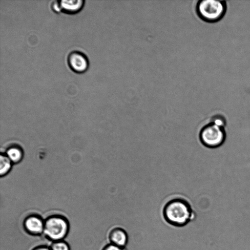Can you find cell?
<instances>
[{"label": "cell", "instance_id": "obj_1", "mask_svg": "<svg viewBox=\"0 0 250 250\" xmlns=\"http://www.w3.org/2000/svg\"><path fill=\"white\" fill-rule=\"evenodd\" d=\"M166 220L175 226H183L192 216V211L188 202L181 198L170 200L165 205L163 210Z\"/></svg>", "mask_w": 250, "mask_h": 250}, {"label": "cell", "instance_id": "obj_2", "mask_svg": "<svg viewBox=\"0 0 250 250\" xmlns=\"http://www.w3.org/2000/svg\"><path fill=\"white\" fill-rule=\"evenodd\" d=\"M225 122L219 116L213 117L211 121L201 129L199 139L201 143L209 148L217 147L224 142L226 133Z\"/></svg>", "mask_w": 250, "mask_h": 250}, {"label": "cell", "instance_id": "obj_3", "mask_svg": "<svg viewBox=\"0 0 250 250\" xmlns=\"http://www.w3.org/2000/svg\"><path fill=\"white\" fill-rule=\"evenodd\" d=\"M225 1L216 0H202L196 5V13L203 21L212 23L218 21L226 11Z\"/></svg>", "mask_w": 250, "mask_h": 250}, {"label": "cell", "instance_id": "obj_4", "mask_svg": "<svg viewBox=\"0 0 250 250\" xmlns=\"http://www.w3.org/2000/svg\"><path fill=\"white\" fill-rule=\"evenodd\" d=\"M69 227L65 217L59 214L51 215L44 219L43 234L52 242L63 240L68 233Z\"/></svg>", "mask_w": 250, "mask_h": 250}, {"label": "cell", "instance_id": "obj_5", "mask_svg": "<svg viewBox=\"0 0 250 250\" xmlns=\"http://www.w3.org/2000/svg\"><path fill=\"white\" fill-rule=\"evenodd\" d=\"M67 62L69 68L76 73L85 72L89 66L87 56L83 52L77 50L72 51L69 53Z\"/></svg>", "mask_w": 250, "mask_h": 250}, {"label": "cell", "instance_id": "obj_6", "mask_svg": "<svg viewBox=\"0 0 250 250\" xmlns=\"http://www.w3.org/2000/svg\"><path fill=\"white\" fill-rule=\"evenodd\" d=\"M44 220L39 215L32 214L27 216L23 221L24 230L33 236L43 234Z\"/></svg>", "mask_w": 250, "mask_h": 250}, {"label": "cell", "instance_id": "obj_7", "mask_svg": "<svg viewBox=\"0 0 250 250\" xmlns=\"http://www.w3.org/2000/svg\"><path fill=\"white\" fill-rule=\"evenodd\" d=\"M109 239L110 243L124 249L127 242V235L124 229L115 228L110 231Z\"/></svg>", "mask_w": 250, "mask_h": 250}, {"label": "cell", "instance_id": "obj_8", "mask_svg": "<svg viewBox=\"0 0 250 250\" xmlns=\"http://www.w3.org/2000/svg\"><path fill=\"white\" fill-rule=\"evenodd\" d=\"M59 1L62 12L68 14L77 13L82 10L84 3V0H61Z\"/></svg>", "mask_w": 250, "mask_h": 250}, {"label": "cell", "instance_id": "obj_9", "mask_svg": "<svg viewBox=\"0 0 250 250\" xmlns=\"http://www.w3.org/2000/svg\"><path fill=\"white\" fill-rule=\"evenodd\" d=\"M13 163L20 162L23 157L21 148L18 146H12L8 148L5 154Z\"/></svg>", "mask_w": 250, "mask_h": 250}, {"label": "cell", "instance_id": "obj_10", "mask_svg": "<svg viewBox=\"0 0 250 250\" xmlns=\"http://www.w3.org/2000/svg\"><path fill=\"white\" fill-rule=\"evenodd\" d=\"M13 163L5 154L0 155V174L3 176L7 174L11 169Z\"/></svg>", "mask_w": 250, "mask_h": 250}, {"label": "cell", "instance_id": "obj_11", "mask_svg": "<svg viewBox=\"0 0 250 250\" xmlns=\"http://www.w3.org/2000/svg\"><path fill=\"white\" fill-rule=\"evenodd\" d=\"M49 247L50 250H70L69 244L64 240L53 241Z\"/></svg>", "mask_w": 250, "mask_h": 250}, {"label": "cell", "instance_id": "obj_12", "mask_svg": "<svg viewBox=\"0 0 250 250\" xmlns=\"http://www.w3.org/2000/svg\"><path fill=\"white\" fill-rule=\"evenodd\" d=\"M52 10L55 13H60L62 12L61 5L59 0H54L51 4Z\"/></svg>", "mask_w": 250, "mask_h": 250}, {"label": "cell", "instance_id": "obj_13", "mask_svg": "<svg viewBox=\"0 0 250 250\" xmlns=\"http://www.w3.org/2000/svg\"><path fill=\"white\" fill-rule=\"evenodd\" d=\"M102 250H124V249L110 243L105 246Z\"/></svg>", "mask_w": 250, "mask_h": 250}, {"label": "cell", "instance_id": "obj_14", "mask_svg": "<svg viewBox=\"0 0 250 250\" xmlns=\"http://www.w3.org/2000/svg\"><path fill=\"white\" fill-rule=\"evenodd\" d=\"M32 250H50V249L47 246L41 245L34 248Z\"/></svg>", "mask_w": 250, "mask_h": 250}]
</instances>
